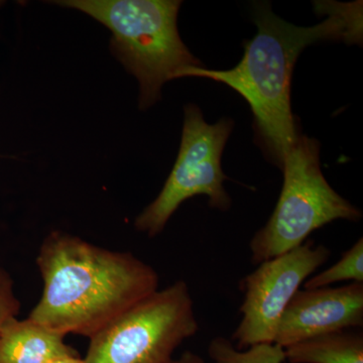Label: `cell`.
Instances as JSON below:
<instances>
[{
  "mask_svg": "<svg viewBox=\"0 0 363 363\" xmlns=\"http://www.w3.org/2000/svg\"><path fill=\"white\" fill-rule=\"evenodd\" d=\"M180 150L164 187L149 206L135 218L136 230L155 238L182 203L197 195L207 196L210 207L227 211L230 196L224 188L221 157L233 121L223 117L215 124L207 123L199 107L188 104L184 111Z\"/></svg>",
  "mask_w": 363,
  "mask_h": 363,
  "instance_id": "cell-6",
  "label": "cell"
},
{
  "mask_svg": "<svg viewBox=\"0 0 363 363\" xmlns=\"http://www.w3.org/2000/svg\"><path fill=\"white\" fill-rule=\"evenodd\" d=\"M362 327L363 283L300 289L279 320L274 343L286 348L315 336Z\"/></svg>",
  "mask_w": 363,
  "mask_h": 363,
  "instance_id": "cell-8",
  "label": "cell"
},
{
  "mask_svg": "<svg viewBox=\"0 0 363 363\" xmlns=\"http://www.w3.org/2000/svg\"><path fill=\"white\" fill-rule=\"evenodd\" d=\"M208 355L213 363H284L285 351L274 343L238 350L233 341L217 336L210 341Z\"/></svg>",
  "mask_w": 363,
  "mask_h": 363,
  "instance_id": "cell-11",
  "label": "cell"
},
{
  "mask_svg": "<svg viewBox=\"0 0 363 363\" xmlns=\"http://www.w3.org/2000/svg\"><path fill=\"white\" fill-rule=\"evenodd\" d=\"M290 363H363V335L348 330L306 339L284 348Z\"/></svg>",
  "mask_w": 363,
  "mask_h": 363,
  "instance_id": "cell-10",
  "label": "cell"
},
{
  "mask_svg": "<svg viewBox=\"0 0 363 363\" xmlns=\"http://www.w3.org/2000/svg\"><path fill=\"white\" fill-rule=\"evenodd\" d=\"M171 363H206L200 355L192 351H186L180 357L173 359Z\"/></svg>",
  "mask_w": 363,
  "mask_h": 363,
  "instance_id": "cell-14",
  "label": "cell"
},
{
  "mask_svg": "<svg viewBox=\"0 0 363 363\" xmlns=\"http://www.w3.org/2000/svg\"><path fill=\"white\" fill-rule=\"evenodd\" d=\"M328 18L313 26L286 23L272 13L266 2L253 6L257 33L245 43V54L230 70H209L193 67L183 77H201L223 83L247 100L255 118L260 147L279 169L298 138L291 108V80L298 57L308 45L321 40H362V2L316 4Z\"/></svg>",
  "mask_w": 363,
  "mask_h": 363,
  "instance_id": "cell-1",
  "label": "cell"
},
{
  "mask_svg": "<svg viewBox=\"0 0 363 363\" xmlns=\"http://www.w3.org/2000/svg\"><path fill=\"white\" fill-rule=\"evenodd\" d=\"M37 264L44 288L28 318L65 336L92 337L160 289L156 269L133 253L97 247L63 231L45 238Z\"/></svg>",
  "mask_w": 363,
  "mask_h": 363,
  "instance_id": "cell-2",
  "label": "cell"
},
{
  "mask_svg": "<svg viewBox=\"0 0 363 363\" xmlns=\"http://www.w3.org/2000/svg\"><path fill=\"white\" fill-rule=\"evenodd\" d=\"M198 331L190 289L180 279L94 334L83 363H171L177 348Z\"/></svg>",
  "mask_w": 363,
  "mask_h": 363,
  "instance_id": "cell-5",
  "label": "cell"
},
{
  "mask_svg": "<svg viewBox=\"0 0 363 363\" xmlns=\"http://www.w3.org/2000/svg\"><path fill=\"white\" fill-rule=\"evenodd\" d=\"M331 252L308 240L300 247L260 262L242 281V318L233 332L238 350L274 343L286 308L311 274L323 266Z\"/></svg>",
  "mask_w": 363,
  "mask_h": 363,
  "instance_id": "cell-7",
  "label": "cell"
},
{
  "mask_svg": "<svg viewBox=\"0 0 363 363\" xmlns=\"http://www.w3.org/2000/svg\"><path fill=\"white\" fill-rule=\"evenodd\" d=\"M57 4L77 9L109 28L112 54L140 84L138 106L150 108L161 99L162 85L201 67L184 44L177 26L178 0H65Z\"/></svg>",
  "mask_w": 363,
  "mask_h": 363,
  "instance_id": "cell-3",
  "label": "cell"
},
{
  "mask_svg": "<svg viewBox=\"0 0 363 363\" xmlns=\"http://www.w3.org/2000/svg\"><path fill=\"white\" fill-rule=\"evenodd\" d=\"M50 363H83V359L79 357L78 353H76V354L60 357L58 359L54 360V362Z\"/></svg>",
  "mask_w": 363,
  "mask_h": 363,
  "instance_id": "cell-15",
  "label": "cell"
},
{
  "mask_svg": "<svg viewBox=\"0 0 363 363\" xmlns=\"http://www.w3.org/2000/svg\"><path fill=\"white\" fill-rule=\"evenodd\" d=\"M21 302L14 293L11 274L0 266V332L11 320L18 316Z\"/></svg>",
  "mask_w": 363,
  "mask_h": 363,
  "instance_id": "cell-13",
  "label": "cell"
},
{
  "mask_svg": "<svg viewBox=\"0 0 363 363\" xmlns=\"http://www.w3.org/2000/svg\"><path fill=\"white\" fill-rule=\"evenodd\" d=\"M352 281L353 283H363V240H359L344 252L335 264L325 271L310 277L305 281L303 288H327L340 281Z\"/></svg>",
  "mask_w": 363,
  "mask_h": 363,
  "instance_id": "cell-12",
  "label": "cell"
},
{
  "mask_svg": "<svg viewBox=\"0 0 363 363\" xmlns=\"http://www.w3.org/2000/svg\"><path fill=\"white\" fill-rule=\"evenodd\" d=\"M284 185L266 225L253 236L255 264L274 259L306 242L310 234L331 222H357L362 211L329 185L320 166V143L298 135L284 161Z\"/></svg>",
  "mask_w": 363,
  "mask_h": 363,
  "instance_id": "cell-4",
  "label": "cell"
},
{
  "mask_svg": "<svg viewBox=\"0 0 363 363\" xmlns=\"http://www.w3.org/2000/svg\"><path fill=\"white\" fill-rule=\"evenodd\" d=\"M76 353L65 335L30 318H14L0 332V363H50Z\"/></svg>",
  "mask_w": 363,
  "mask_h": 363,
  "instance_id": "cell-9",
  "label": "cell"
}]
</instances>
